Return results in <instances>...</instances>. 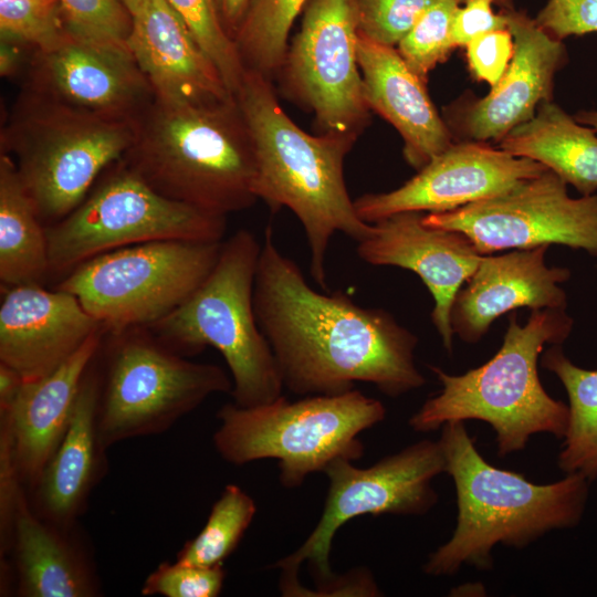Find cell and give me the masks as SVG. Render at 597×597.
<instances>
[{"label":"cell","instance_id":"cell-35","mask_svg":"<svg viewBox=\"0 0 597 597\" xmlns=\"http://www.w3.org/2000/svg\"><path fill=\"white\" fill-rule=\"evenodd\" d=\"M434 0H352L358 34L397 46Z\"/></svg>","mask_w":597,"mask_h":597},{"label":"cell","instance_id":"cell-5","mask_svg":"<svg viewBox=\"0 0 597 597\" xmlns=\"http://www.w3.org/2000/svg\"><path fill=\"white\" fill-rule=\"evenodd\" d=\"M572 328L573 320L565 308L533 310L524 325L513 312L502 346L483 365L462 375L430 366L441 390L409 418V427L429 432L449 421L481 420L495 432L500 457L524 450L537 433L563 439L569 408L546 392L537 365L544 346L561 345Z\"/></svg>","mask_w":597,"mask_h":597},{"label":"cell","instance_id":"cell-26","mask_svg":"<svg viewBox=\"0 0 597 597\" xmlns=\"http://www.w3.org/2000/svg\"><path fill=\"white\" fill-rule=\"evenodd\" d=\"M596 133L545 101L530 121L499 142V148L542 164L583 196H591L597 190Z\"/></svg>","mask_w":597,"mask_h":597},{"label":"cell","instance_id":"cell-45","mask_svg":"<svg viewBox=\"0 0 597 597\" xmlns=\"http://www.w3.org/2000/svg\"><path fill=\"white\" fill-rule=\"evenodd\" d=\"M467 0H460V2H464ZM495 4L501 8V10H510L513 9V0H494Z\"/></svg>","mask_w":597,"mask_h":597},{"label":"cell","instance_id":"cell-1","mask_svg":"<svg viewBox=\"0 0 597 597\" xmlns=\"http://www.w3.org/2000/svg\"><path fill=\"white\" fill-rule=\"evenodd\" d=\"M255 317L283 386L298 396L337 395L356 383L396 398L426 384L415 362L417 336L383 308L314 290L276 247L268 227L253 287Z\"/></svg>","mask_w":597,"mask_h":597},{"label":"cell","instance_id":"cell-3","mask_svg":"<svg viewBox=\"0 0 597 597\" xmlns=\"http://www.w3.org/2000/svg\"><path fill=\"white\" fill-rule=\"evenodd\" d=\"M235 100L254 144V193L271 211L287 208L300 220L311 275L326 290L332 237L343 232L358 242L370 228L358 217L344 178L345 157L357 139L304 132L280 105L271 80L252 70L245 69Z\"/></svg>","mask_w":597,"mask_h":597},{"label":"cell","instance_id":"cell-4","mask_svg":"<svg viewBox=\"0 0 597 597\" xmlns=\"http://www.w3.org/2000/svg\"><path fill=\"white\" fill-rule=\"evenodd\" d=\"M122 160L158 193L216 216L258 200L255 149L235 97L191 105L154 98Z\"/></svg>","mask_w":597,"mask_h":597},{"label":"cell","instance_id":"cell-33","mask_svg":"<svg viewBox=\"0 0 597 597\" xmlns=\"http://www.w3.org/2000/svg\"><path fill=\"white\" fill-rule=\"evenodd\" d=\"M65 32L60 0H0L1 40L36 50L51 46Z\"/></svg>","mask_w":597,"mask_h":597},{"label":"cell","instance_id":"cell-13","mask_svg":"<svg viewBox=\"0 0 597 597\" xmlns=\"http://www.w3.org/2000/svg\"><path fill=\"white\" fill-rule=\"evenodd\" d=\"M352 0H310L277 72L283 94L313 114L317 134L358 138L370 119Z\"/></svg>","mask_w":597,"mask_h":597},{"label":"cell","instance_id":"cell-2","mask_svg":"<svg viewBox=\"0 0 597 597\" xmlns=\"http://www.w3.org/2000/svg\"><path fill=\"white\" fill-rule=\"evenodd\" d=\"M440 429L458 514L450 538L423 564L426 575L453 576L463 565L491 569L495 545L522 549L551 531L572 528L580 522L590 483L584 474L567 473L559 481L536 484L490 464L464 421H449Z\"/></svg>","mask_w":597,"mask_h":597},{"label":"cell","instance_id":"cell-20","mask_svg":"<svg viewBox=\"0 0 597 597\" xmlns=\"http://www.w3.org/2000/svg\"><path fill=\"white\" fill-rule=\"evenodd\" d=\"M105 329L93 334L48 376L23 381L10 409L0 411V448L28 492L62 441L83 377L102 346Z\"/></svg>","mask_w":597,"mask_h":597},{"label":"cell","instance_id":"cell-39","mask_svg":"<svg viewBox=\"0 0 597 597\" xmlns=\"http://www.w3.org/2000/svg\"><path fill=\"white\" fill-rule=\"evenodd\" d=\"M494 0H467L459 7L451 28V38L457 46H467L475 38L491 31L507 29L504 11L496 13Z\"/></svg>","mask_w":597,"mask_h":597},{"label":"cell","instance_id":"cell-31","mask_svg":"<svg viewBox=\"0 0 597 597\" xmlns=\"http://www.w3.org/2000/svg\"><path fill=\"white\" fill-rule=\"evenodd\" d=\"M220 72L229 92L235 97L245 66L234 41L227 33L214 0H166Z\"/></svg>","mask_w":597,"mask_h":597},{"label":"cell","instance_id":"cell-10","mask_svg":"<svg viewBox=\"0 0 597 597\" xmlns=\"http://www.w3.org/2000/svg\"><path fill=\"white\" fill-rule=\"evenodd\" d=\"M447 461L439 440L423 439L389 454L370 467L337 459L325 470L328 491L317 525L290 555L271 567L281 570L282 595L301 583L298 572L307 563L316 589L306 596H328L338 575L331 568L332 543L337 531L362 515H423L438 502L432 481L446 473Z\"/></svg>","mask_w":597,"mask_h":597},{"label":"cell","instance_id":"cell-14","mask_svg":"<svg viewBox=\"0 0 597 597\" xmlns=\"http://www.w3.org/2000/svg\"><path fill=\"white\" fill-rule=\"evenodd\" d=\"M554 171L447 212L423 214L430 227L463 233L481 254L563 244L597 256V195L572 198Z\"/></svg>","mask_w":597,"mask_h":597},{"label":"cell","instance_id":"cell-32","mask_svg":"<svg viewBox=\"0 0 597 597\" xmlns=\"http://www.w3.org/2000/svg\"><path fill=\"white\" fill-rule=\"evenodd\" d=\"M460 0H434L396 46L408 66L422 80L455 49L451 38Z\"/></svg>","mask_w":597,"mask_h":597},{"label":"cell","instance_id":"cell-41","mask_svg":"<svg viewBox=\"0 0 597 597\" xmlns=\"http://www.w3.org/2000/svg\"><path fill=\"white\" fill-rule=\"evenodd\" d=\"M214 3L221 23L233 40L245 14L249 0H214Z\"/></svg>","mask_w":597,"mask_h":597},{"label":"cell","instance_id":"cell-19","mask_svg":"<svg viewBox=\"0 0 597 597\" xmlns=\"http://www.w3.org/2000/svg\"><path fill=\"white\" fill-rule=\"evenodd\" d=\"M6 289L0 305V363L24 381L48 376L104 329L70 292L45 290L39 283Z\"/></svg>","mask_w":597,"mask_h":597},{"label":"cell","instance_id":"cell-24","mask_svg":"<svg viewBox=\"0 0 597 597\" xmlns=\"http://www.w3.org/2000/svg\"><path fill=\"white\" fill-rule=\"evenodd\" d=\"M96 360L97 355L83 377L62 441L27 492L30 507L38 516L64 527L76 525L106 471V449L97 430L101 379Z\"/></svg>","mask_w":597,"mask_h":597},{"label":"cell","instance_id":"cell-17","mask_svg":"<svg viewBox=\"0 0 597 597\" xmlns=\"http://www.w3.org/2000/svg\"><path fill=\"white\" fill-rule=\"evenodd\" d=\"M504 11L514 40L511 62L488 95L449 106L444 122L454 142H500L552 101L554 77L567 60L563 41L514 8Z\"/></svg>","mask_w":597,"mask_h":597},{"label":"cell","instance_id":"cell-44","mask_svg":"<svg viewBox=\"0 0 597 597\" xmlns=\"http://www.w3.org/2000/svg\"><path fill=\"white\" fill-rule=\"evenodd\" d=\"M133 15L142 6L144 0H118Z\"/></svg>","mask_w":597,"mask_h":597},{"label":"cell","instance_id":"cell-25","mask_svg":"<svg viewBox=\"0 0 597 597\" xmlns=\"http://www.w3.org/2000/svg\"><path fill=\"white\" fill-rule=\"evenodd\" d=\"M76 525L64 527L38 516L27 491L14 512L9 552L17 595L22 597H95L101 584L93 558Z\"/></svg>","mask_w":597,"mask_h":597},{"label":"cell","instance_id":"cell-34","mask_svg":"<svg viewBox=\"0 0 597 597\" xmlns=\"http://www.w3.org/2000/svg\"><path fill=\"white\" fill-rule=\"evenodd\" d=\"M60 1L70 33L93 41L127 46L133 17L118 0Z\"/></svg>","mask_w":597,"mask_h":597},{"label":"cell","instance_id":"cell-36","mask_svg":"<svg viewBox=\"0 0 597 597\" xmlns=\"http://www.w3.org/2000/svg\"><path fill=\"white\" fill-rule=\"evenodd\" d=\"M226 578L223 565L203 567L164 562L148 575L142 595L164 597H217Z\"/></svg>","mask_w":597,"mask_h":597},{"label":"cell","instance_id":"cell-28","mask_svg":"<svg viewBox=\"0 0 597 597\" xmlns=\"http://www.w3.org/2000/svg\"><path fill=\"white\" fill-rule=\"evenodd\" d=\"M542 366L555 374L568 395L569 420L558 468L579 472L590 482L597 479V370L580 368L552 345L542 356Z\"/></svg>","mask_w":597,"mask_h":597},{"label":"cell","instance_id":"cell-16","mask_svg":"<svg viewBox=\"0 0 597 597\" xmlns=\"http://www.w3.org/2000/svg\"><path fill=\"white\" fill-rule=\"evenodd\" d=\"M546 169L485 143L454 142L402 186L365 193L354 206L366 223L407 211L447 212L500 195Z\"/></svg>","mask_w":597,"mask_h":597},{"label":"cell","instance_id":"cell-42","mask_svg":"<svg viewBox=\"0 0 597 597\" xmlns=\"http://www.w3.org/2000/svg\"><path fill=\"white\" fill-rule=\"evenodd\" d=\"M23 378L8 365L0 363V411L10 409L21 387Z\"/></svg>","mask_w":597,"mask_h":597},{"label":"cell","instance_id":"cell-6","mask_svg":"<svg viewBox=\"0 0 597 597\" xmlns=\"http://www.w3.org/2000/svg\"><path fill=\"white\" fill-rule=\"evenodd\" d=\"M137 119L88 113L22 90L1 128V154L13 158L39 218L50 226L123 158Z\"/></svg>","mask_w":597,"mask_h":597},{"label":"cell","instance_id":"cell-30","mask_svg":"<svg viewBox=\"0 0 597 597\" xmlns=\"http://www.w3.org/2000/svg\"><path fill=\"white\" fill-rule=\"evenodd\" d=\"M256 513L254 500L239 485L228 484L196 537L177 553L176 562L213 567L233 553Z\"/></svg>","mask_w":597,"mask_h":597},{"label":"cell","instance_id":"cell-11","mask_svg":"<svg viewBox=\"0 0 597 597\" xmlns=\"http://www.w3.org/2000/svg\"><path fill=\"white\" fill-rule=\"evenodd\" d=\"M45 229L49 273L66 274L94 256L138 243L220 242L227 217L158 193L121 159L72 212Z\"/></svg>","mask_w":597,"mask_h":597},{"label":"cell","instance_id":"cell-29","mask_svg":"<svg viewBox=\"0 0 597 597\" xmlns=\"http://www.w3.org/2000/svg\"><path fill=\"white\" fill-rule=\"evenodd\" d=\"M310 0H249L234 43L248 70L272 81L277 75L296 17Z\"/></svg>","mask_w":597,"mask_h":597},{"label":"cell","instance_id":"cell-38","mask_svg":"<svg viewBox=\"0 0 597 597\" xmlns=\"http://www.w3.org/2000/svg\"><path fill=\"white\" fill-rule=\"evenodd\" d=\"M465 50L472 74L493 87L511 62L514 40L509 29L495 30L475 38Z\"/></svg>","mask_w":597,"mask_h":597},{"label":"cell","instance_id":"cell-27","mask_svg":"<svg viewBox=\"0 0 597 597\" xmlns=\"http://www.w3.org/2000/svg\"><path fill=\"white\" fill-rule=\"evenodd\" d=\"M49 273L46 229L10 155L0 156V280L4 287L39 283Z\"/></svg>","mask_w":597,"mask_h":597},{"label":"cell","instance_id":"cell-40","mask_svg":"<svg viewBox=\"0 0 597 597\" xmlns=\"http://www.w3.org/2000/svg\"><path fill=\"white\" fill-rule=\"evenodd\" d=\"M33 49L12 41H0V74L13 77L27 65Z\"/></svg>","mask_w":597,"mask_h":597},{"label":"cell","instance_id":"cell-15","mask_svg":"<svg viewBox=\"0 0 597 597\" xmlns=\"http://www.w3.org/2000/svg\"><path fill=\"white\" fill-rule=\"evenodd\" d=\"M22 90L114 118H138L155 98L127 46L67 30L51 46L32 51Z\"/></svg>","mask_w":597,"mask_h":597},{"label":"cell","instance_id":"cell-9","mask_svg":"<svg viewBox=\"0 0 597 597\" xmlns=\"http://www.w3.org/2000/svg\"><path fill=\"white\" fill-rule=\"evenodd\" d=\"M111 335L98 368L97 430L106 450L163 433L211 395L231 394L232 379L221 367L188 360L147 327Z\"/></svg>","mask_w":597,"mask_h":597},{"label":"cell","instance_id":"cell-18","mask_svg":"<svg viewBox=\"0 0 597 597\" xmlns=\"http://www.w3.org/2000/svg\"><path fill=\"white\" fill-rule=\"evenodd\" d=\"M422 217V212L407 211L370 223L356 250L368 264L398 266L421 279L434 300L431 321L451 354V307L483 254L463 233L427 226Z\"/></svg>","mask_w":597,"mask_h":597},{"label":"cell","instance_id":"cell-23","mask_svg":"<svg viewBox=\"0 0 597 597\" xmlns=\"http://www.w3.org/2000/svg\"><path fill=\"white\" fill-rule=\"evenodd\" d=\"M357 59L368 107L398 130L404 157L412 168L421 169L454 143L428 95L426 82L395 46L358 34Z\"/></svg>","mask_w":597,"mask_h":597},{"label":"cell","instance_id":"cell-37","mask_svg":"<svg viewBox=\"0 0 597 597\" xmlns=\"http://www.w3.org/2000/svg\"><path fill=\"white\" fill-rule=\"evenodd\" d=\"M557 40L597 32V0H548L534 18Z\"/></svg>","mask_w":597,"mask_h":597},{"label":"cell","instance_id":"cell-43","mask_svg":"<svg viewBox=\"0 0 597 597\" xmlns=\"http://www.w3.org/2000/svg\"><path fill=\"white\" fill-rule=\"evenodd\" d=\"M574 118L578 123L589 126L597 132V111H580Z\"/></svg>","mask_w":597,"mask_h":597},{"label":"cell","instance_id":"cell-12","mask_svg":"<svg viewBox=\"0 0 597 597\" xmlns=\"http://www.w3.org/2000/svg\"><path fill=\"white\" fill-rule=\"evenodd\" d=\"M220 242L159 240L94 256L56 286L111 333L149 327L181 305L217 263Z\"/></svg>","mask_w":597,"mask_h":597},{"label":"cell","instance_id":"cell-8","mask_svg":"<svg viewBox=\"0 0 597 597\" xmlns=\"http://www.w3.org/2000/svg\"><path fill=\"white\" fill-rule=\"evenodd\" d=\"M216 416L220 425L212 441L224 461L242 465L274 459L281 484L294 489L337 459H360L364 446L358 437L385 419L386 408L354 388L296 401L281 395L254 407L229 402Z\"/></svg>","mask_w":597,"mask_h":597},{"label":"cell","instance_id":"cell-22","mask_svg":"<svg viewBox=\"0 0 597 597\" xmlns=\"http://www.w3.org/2000/svg\"><path fill=\"white\" fill-rule=\"evenodd\" d=\"M548 247L482 255L454 297L450 313L453 334L473 344L506 312L520 307L566 308V293L559 284L568 280L570 272L545 264Z\"/></svg>","mask_w":597,"mask_h":597},{"label":"cell","instance_id":"cell-21","mask_svg":"<svg viewBox=\"0 0 597 597\" xmlns=\"http://www.w3.org/2000/svg\"><path fill=\"white\" fill-rule=\"evenodd\" d=\"M132 17L127 46L155 98L202 105L234 97L214 63L166 0H144Z\"/></svg>","mask_w":597,"mask_h":597},{"label":"cell","instance_id":"cell-7","mask_svg":"<svg viewBox=\"0 0 597 597\" xmlns=\"http://www.w3.org/2000/svg\"><path fill=\"white\" fill-rule=\"evenodd\" d=\"M261 244L240 229L224 242L207 279L175 311L147 327L182 356L207 346L224 358L234 404L254 407L282 395L283 383L271 346L259 327L253 287Z\"/></svg>","mask_w":597,"mask_h":597}]
</instances>
